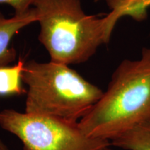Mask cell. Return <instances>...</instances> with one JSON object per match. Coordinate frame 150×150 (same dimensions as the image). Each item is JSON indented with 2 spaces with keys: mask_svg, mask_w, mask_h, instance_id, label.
Returning a JSON list of instances; mask_svg holds the SVG:
<instances>
[{
  "mask_svg": "<svg viewBox=\"0 0 150 150\" xmlns=\"http://www.w3.org/2000/svg\"><path fill=\"white\" fill-rule=\"evenodd\" d=\"M38 22L35 8L32 7L22 15L6 18L0 12V67L8 66L16 58V51L10 47L13 37L24 27Z\"/></svg>",
  "mask_w": 150,
  "mask_h": 150,
  "instance_id": "5b68a950",
  "label": "cell"
},
{
  "mask_svg": "<svg viewBox=\"0 0 150 150\" xmlns=\"http://www.w3.org/2000/svg\"><path fill=\"white\" fill-rule=\"evenodd\" d=\"M33 8L40 26L38 39L52 61L84 63L109 42L112 31L106 17L86 15L80 0H36Z\"/></svg>",
  "mask_w": 150,
  "mask_h": 150,
  "instance_id": "7a4b0ae2",
  "label": "cell"
},
{
  "mask_svg": "<svg viewBox=\"0 0 150 150\" xmlns=\"http://www.w3.org/2000/svg\"><path fill=\"white\" fill-rule=\"evenodd\" d=\"M150 122V47L122 61L108 88L79 122L88 136L109 140Z\"/></svg>",
  "mask_w": 150,
  "mask_h": 150,
  "instance_id": "6da1fadb",
  "label": "cell"
},
{
  "mask_svg": "<svg viewBox=\"0 0 150 150\" xmlns=\"http://www.w3.org/2000/svg\"><path fill=\"white\" fill-rule=\"evenodd\" d=\"M0 150H8V147L6 146L4 142H1V140H0Z\"/></svg>",
  "mask_w": 150,
  "mask_h": 150,
  "instance_id": "30bf717a",
  "label": "cell"
},
{
  "mask_svg": "<svg viewBox=\"0 0 150 150\" xmlns=\"http://www.w3.org/2000/svg\"><path fill=\"white\" fill-rule=\"evenodd\" d=\"M36 0H0V3L10 5L15 10V15H22L27 12L31 6L34 4Z\"/></svg>",
  "mask_w": 150,
  "mask_h": 150,
  "instance_id": "9c48e42d",
  "label": "cell"
},
{
  "mask_svg": "<svg viewBox=\"0 0 150 150\" xmlns=\"http://www.w3.org/2000/svg\"><path fill=\"white\" fill-rule=\"evenodd\" d=\"M106 150H112V149H110V147H109V148H108V149H106Z\"/></svg>",
  "mask_w": 150,
  "mask_h": 150,
  "instance_id": "8fae6325",
  "label": "cell"
},
{
  "mask_svg": "<svg viewBox=\"0 0 150 150\" xmlns=\"http://www.w3.org/2000/svg\"><path fill=\"white\" fill-rule=\"evenodd\" d=\"M110 143L125 150H150V122L118 136Z\"/></svg>",
  "mask_w": 150,
  "mask_h": 150,
  "instance_id": "52a82bcc",
  "label": "cell"
},
{
  "mask_svg": "<svg viewBox=\"0 0 150 150\" xmlns=\"http://www.w3.org/2000/svg\"><path fill=\"white\" fill-rule=\"evenodd\" d=\"M0 126L18 137L24 150H106L111 145L88 136L78 122L13 109L0 111Z\"/></svg>",
  "mask_w": 150,
  "mask_h": 150,
  "instance_id": "277c9868",
  "label": "cell"
},
{
  "mask_svg": "<svg viewBox=\"0 0 150 150\" xmlns=\"http://www.w3.org/2000/svg\"><path fill=\"white\" fill-rule=\"evenodd\" d=\"M110 12L106 15L110 29L113 31L116 24L123 17H130L137 22L147 18L150 0H105Z\"/></svg>",
  "mask_w": 150,
  "mask_h": 150,
  "instance_id": "8992f818",
  "label": "cell"
},
{
  "mask_svg": "<svg viewBox=\"0 0 150 150\" xmlns=\"http://www.w3.org/2000/svg\"><path fill=\"white\" fill-rule=\"evenodd\" d=\"M24 65V62L20 60L13 66L0 67V95H19L27 93L22 85Z\"/></svg>",
  "mask_w": 150,
  "mask_h": 150,
  "instance_id": "ba28073f",
  "label": "cell"
},
{
  "mask_svg": "<svg viewBox=\"0 0 150 150\" xmlns=\"http://www.w3.org/2000/svg\"><path fill=\"white\" fill-rule=\"evenodd\" d=\"M22 79L28 86L26 112L70 122H79L104 93L67 65L52 61L25 62Z\"/></svg>",
  "mask_w": 150,
  "mask_h": 150,
  "instance_id": "3957f363",
  "label": "cell"
}]
</instances>
